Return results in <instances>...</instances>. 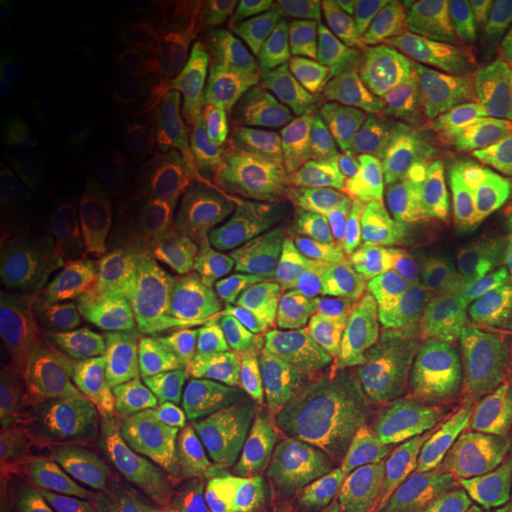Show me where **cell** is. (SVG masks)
<instances>
[{"label": "cell", "mask_w": 512, "mask_h": 512, "mask_svg": "<svg viewBox=\"0 0 512 512\" xmlns=\"http://www.w3.org/2000/svg\"><path fill=\"white\" fill-rule=\"evenodd\" d=\"M97 356L131 399L154 396L177 356V328L165 296L143 276H123L94 311Z\"/></svg>", "instance_id": "obj_7"}, {"label": "cell", "mask_w": 512, "mask_h": 512, "mask_svg": "<svg viewBox=\"0 0 512 512\" xmlns=\"http://www.w3.org/2000/svg\"><path fill=\"white\" fill-rule=\"evenodd\" d=\"M0 512H37L32 504H29V498L20 493L18 487H3V495H0Z\"/></svg>", "instance_id": "obj_16"}, {"label": "cell", "mask_w": 512, "mask_h": 512, "mask_svg": "<svg viewBox=\"0 0 512 512\" xmlns=\"http://www.w3.org/2000/svg\"><path fill=\"white\" fill-rule=\"evenodd\" d=\"M0 237H9L37 262L52 265L77 242L74 202L52 165L9 154L0 174Z\"/></svg>", "instance_id": "obj_11"}, {"label": "cell", "mask_w": 512, "mask_h": 512, "mask_svg": "<svg viewBox=\"0 0 512 512\" xmlns=\"http://www.w3.org/2000/svg\"><path fill=\"white\" fill-rule=\"evenodd\" d=\"M487 72L470 174L484 222L495 237L512 242V20L481 40Z\"/></svg>", "instance_id": "obj_9"}, {"label": "cell", "mask_w": 512, "mask_h": 512, "mask_svg": "<svg viewBox=\"0 0 512 512\" xmlns=\"http://www.w3.org/2000/svg\"><path fill=\"white\" fill-rule=\"evenodd\" d=\"M484 43H456L376 57L350 86L353 128L373 140L470 160L484 100Z\"/></svg>", "instance_id": "obj_2"}, {"label": "cell", "mask_w": 512, "mask_h": 512, "mask_svg": "<svg viewBox=\"0 0 512 512\" xmlns=\"http://www.w3.org/2000/svg\"><path fill=\"white\" fill-rule=\"evenodd\" d=\"M402 512H512V447H467L456 467L407 501Z\"/></svg>", "instance_id": "obj_13"}, {"label": "cell", "mask_w": 512, "mask_h": 512, "mask_svg": "<svg viewBox=\"0 0 512 512\" xmlns=\"http://www.w3.org/2000/svg\"><path fill=\"white\" fill-rule=\"evenodd\" d=\"M467 365L470 447L498 453L512 447V271L461 333Z\"/></svg>", "instance_id": "obj_8"}, {"label": "cell", "mask_w": 512, "mask_h": 512, "mask_svg": "<svg viewBox=\"0 0 512 512\" xmlns=\"http://www.w3.org/2000/svg\"><path fill=\"white\" fill-rule=\"evenodd\" d=\"M376 458L350 444H322L279 481V512H402Z\"/></svg>", "instance_id": "obj_12"}, {"label": "cell", "mask_w": 512, "mask_h": 512, "mask_svg": "<svg viewBox=\"0 0 512 512\" xmlns=\"http://www.w3.org/2000/svg\"><path fill=\"white\" fill-rule=\"evenodd\" d=\"M370 450L410 498L456 467L470 447L461 339L393 345L365 390Z\"/></svg>", "instance_id": "obj_1"}, {"label": "cell", "mask_w": 512, "mask_h": 512, "mask_svg": "<svg viewBox=\"0 0 512 512\" xmlns=\"http://www.w3.org/2000/svg\"><path fill=\"white\" fill-rule=\"evenodd\" d=\"M40 60V18L26 0L0 3V80L3 89H29Z\"/></svg>", "instance_id": "obj_14"}, {"label": "cell", "mask_w": 512, "mask_h": 512, "mask_svg": "<svg viewBox=\"0 0 512 512\" xmlns=\"http://www.w3.org/2000/svg\"><path fill=\"white\" fill-rule=\"evenodd\" d=\"M507 245L484 217L427 222L350 248L333 271V291L348 311L402 325L476 276L510 274Z\"/></svg>", "instance_id": "obj_3"}, {"label": "cell", "mask_w": 512, "mask_h": 512, "mask_svg": "<svg viewBox=\"0 0 512 512\" xmlns=\"http://www.w3.org/2000/svg\"><path fill=\"white\" fill-rule=\"evenodd\" d=\"M282 382V353L265 322H242L222 336L197 399L191 461L200 470L231 473L254 453L271 419Z\"/></svg>", "instance_id": "obj_5"}, {"label": "cell", "mask_w": 512, "mask_h": 512, "mask_svg": "<svg viewBox=\"0 0 512 512\" xmlns=\"http://www.w3.org/2000/svg\"><path fill=\"white\" fill-rule=\"evenodd\" d=\"M507 271H512V242L507 245Z\"/></svg>", "instance_id": "obj_17"}, {"label": "cell", "mask_w": 512, "mask_h": 512, "mask_svg": "<svg viewBox=\"0 0 512 512\" xmlns=\"http://www.w3.org/2000/svg\"><path fill=\"white\" fill-rule=\"evenodd\" d=\"M37 259L20 248L15 239L0 237V296L3 302H15L35 285Z\"/></svg>", "instance_id": "obj_15"}, {"label": "cell", "mask_w": 512, "mask_h": 512, "mask_svg": "<svg viewBox=\"0 0 512 512\" xmlns=\"http://www.w3.org/2000/svg\"><path fill=\"white\" fill-rule=\"evenodd\" d=\"M333 211L350 234L365 239L390 237L427 222L484 217L464 160L373 137L339 157Z\"/></svg>", "instance_id": "obj_4"}, {"label": "cell", "mask_w": 512, "mask_h": 512, "mask_svg": "<svg viewBox=\"0 0 512 512\" xmlns=\"http://www.w3.org/2000/svg\"><path fill=\"white\" fill-rule=\"evenodd\" d=\"M12 476L37 512H140L137 467L126 453L23 456Z\"/></svg>", "instance_id": "obj_10"}, {"label": "cell", "mask_w": 512, "mask_h": 512, "mask_svg": "<svg viewBox=\"0 0 512 512\" xmlns=\"http://www.w3.org/2000/svg\"><path fill=\"white\" fill-rule=\"evenodd\" d=\"M3 421L35 450L74 453L117 436V421L97 384L66 350L29 348L6 362Z\"/></svg>", "instance_id": "obj_6"}]
</instances>
